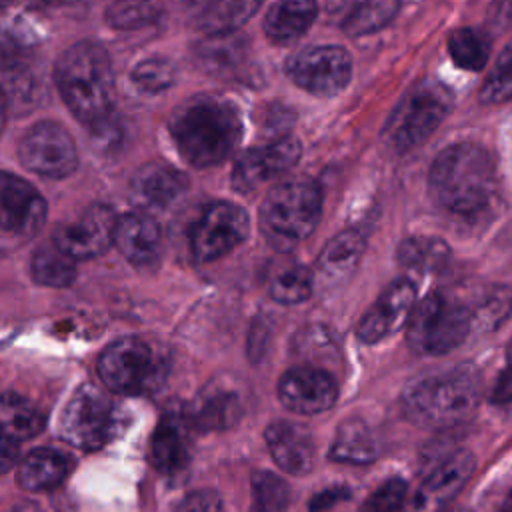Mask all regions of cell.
<instances>
[{
  "label": "cell",
  "instance_id": "33",
  "mask_svg": "<svg viewBox=\"0 0 512 512\" xmlns=\"http://www.w3.org/2000/svg\"><path fill=\"white\" fill-rule=\"evenodd\" d=\"M400 8V0H362L342 22V30L350 36H362L386 26Z\"/></svg>",
  "mask_w": 512,
  "mask_h": 512
},
{
  "label": "cell",
  "instance_id": "44",
  "mask_svg": "<svg viewBox=\"0 0 512 512\" xmlns=\"http://www.w3.org/2000/svg\"><path fill=\"white\" fill-rule=\"evenodd\" d=\"M350 492L346 486H334V488H328L320 494H316L312 500H310V512H328L332 510L336 504L348 500Z\"/></svg>",
  "mask_w": 512,
  "mask_h": 512
},
{
  "label": "cell",
  "instance_id": "26",
  "mask_svg": "<svg viewBox=\"0 0 512 512\" xmlns=\"http://www.w3.org/2000/svg\"><path fill=\"white\" fill-rule=\"evenodd\" d=\"M262 0H202L196 24L208 34H230L242 26Z\"/></svg>",
  "mask_w": 512,
  "mask_h": 512
},
{
  "label": "cell",
  "instance_id": "38",
  "mask_svg": "<svg viewBox=\"0 0 512 512\" xmlns=\"http://www.w3.org/2000/svg\"><path fill=\"white\" fill-rule=\"evenodd\" d=\"M176 78V68L170 60L166 58H148L142 60L134 72H132V80L134 84L144 90V92H160L166 90L168 86H172Z\"/></svg>",
  "mask_w": 512,
  "mask_h": 512
},
{
  "label": "cell",
  "instance_id": "15",
  "mask_svg": "<svg viewBox=\"0 0 512 512\" xmlns=\"http://www.w3.org/2000/svg\"><path fill=\"white\" fill-rule=\"evenodd\" d=\"M280 402L296 414H320L334 406L338 398V384L322 368L298 366L282 374L278 382Z\"/></svg>",
  "mask_w": 512,
  "mask_h": 512
},
{
  "label": "cell",
  "instance_id": "36",
  "mask_svg": "<svg viewBox=\"0 0 512 512\" xmlns=\"http://www.w3.org/2000/svg\"><path fill=\"white\" fill-rule=\"evenodd\" d=\"M512 310V294L506 288L490 290L476 306H470L472 332H494Z\"/></svg>",
  "mask_w": 512,
  "mask_h": 512
},
{
  "label": "cell",
  "instance_id": "45",
  "mask_svg": "<svg viewBox=\"0 0 512 512\" xmlns=\"http://www.w3.org/2000/svg\"><path fill=\"white\" fill-rule=\"evenodd\" d=\"M18 460V440L0 428V474L14 468Z\"/></svg>",
  "mask_w": 512,
  "mask_h": 512
},
{
  "label": "cell",
  "instance_id": "16",
  "mask_svg": "<svg viewBox=\"0 0 512 512\" xmlns=\"http://www.w3.org/2000/svg\"><path fill=\"white\" fill-rule=\"evenodd\" d=\"M474 472V456L466 450L448 456L430 472L400 512H440L464 488Z\"/></svg>",
  "mask_w": 512,
  "mask_h": 512
},
{
  "label": "cell",
  "instance_id": "20",
  "mask_svg": "<svg viewBox=\"0 0 512 512\" xmlns=\"http://www.w3.org/2000/svg\"><path fill=\"white\" fill-rule=\"evenodd\" d=\"M186 178L176 168L150 162L138 168L130 180V198L142 212L166 210L186 192Z\"/></svg>",
  "mask_w": 512,
  "mask_h": 512
},
{
  "label": "cell",
  "instance_id": "8",
  "mask_svg": "<svg viewBox=\"0 0 512 512\" xmlns=\"http://www.w3.org/2000/svg\"><path fill=\"white\" fill-rule=\"evenodd\" d=\"M98 376L120 394H140L160 382V362L152 348L134 336L108 344L98 358Z\"/></svg>",
  "mask_w": 512,
  "mask_h": 512
},
{
  "label": "cell",
  "instance_id": "51",
  "mask_svg": "<svg viewBox=\"0 0 512 512\" xmlns=\"http://www.w3.org/2000/svg\"><path fill=\"white\" fill-rule=\"evenodd\" d=\"M10 2H12V0H0V10H2V8H6Z\"/></svg>",
  "mask_w": 512,
  "mask_h": 512
},
{
  "label": "cell",
  "instance_id": "48",
  "mask_svg": "<svg viewBox=\"0 0 512 512\" xmlns=\"http://www.w3.org/2000/svg\"><path fill=\"white\" fill-rule=\"evenodd\" d=\"M4 120H6V98H4V92L0 88V132L4 128Z\"/></svg>",
  "mask_w": 512,
  "mask_h": 512
},
{
  "label": "cell",
  "instance_id": "35",
  "mask_svg": "<svg viewBox=\"0 0 512 512\" xmlns=\"http://www.w3.org/2000/svg\"><path fill=\"white\" fill-rule=\"evenodd\" d=\"M252 506L250 512H286L288 510V484L272 472L252 474Z\"/></svg>",
  "mask_w": 512,
  "mask_h": 512
},
{
  "label": "cell",
  "instance_id": "24",
  "mask_svg": "<svg viewBox=\"0 0 512 512\" xmlns=\"http://www.w3.org/2000/svg\"><path fill=\"white\" fill-rule=\"evenodd\" d=\"M68 470L70 462L64 454L52 448H36L18 464L16 480L24 490L44 492L54 490L68 476Z\"/></svg>",
  "mask_w": 512,
  "mask_h": 512
},
{
  "label": "cell",
  "instance_id": "30",
  "mask_svg": "<svg viewBox=\"0 0 512 512\" xmlns=\"http://www.w3.org/2000/svg\"><path fill=\"white\" fill-rule=\"evenodd\" d=\"M32 278L50 288L70 286L76 278V260L62 252L54 242L40 246L30 260Z\"/></svg>",
  "mask_w": 512,
  "mask_h": 512
},
{
  "label": "cell",
  "instance_id": "25",
  "mask_svg": "<svg viewBox=\"0 0 512 512\" xmlns=\"http://www.w3.org/2000/svg\"><path fill=\"white\" fill-rule=\"evenodd\" d=\"M316 0H280L264 16V32L276 44L300 38L316 18Z\"/></svg>",
  "mask_w": 512,
  "mask_h": 512
},
{
  "label": "cell",
  "instance_id": "27",
  "mask_svg": "<svg viewBox=\"0 0 512 512\" xmlns=\"http://www.w3.org/2000/svg\"><path fill=\"white\" fill-rule=\"evenodd\" d=\"M330 458L346 464H370L378 458L376 438L364 422L346 420L336 432Z\"/></svg>",
  "mask_w": 512,
  "mask_h": 512
},
{
  "label": "cell",
  "instance_id": "46",
  "mask_svg": "<svg viewBox=\"0 0 512 512\" xmlns=\"http://www.w3.org/2000/svg\"><path fill=\"white\" fill-rule=\"evenodd\" d=\"M492 20L498 26L512 24V0H494V4H492Z\"/></svg>",
  "mask_w": 512,
  "mask_h": 512
},
{
  "label": "cell",
  "instance_id": "47",
  "mask_svg": "<svg viewBox=\"0 0 512 512\" xmlns=\"http://www.w3.org/2000/svg\"><path fill=\"white\" fill-rule=\"evenodd\" d=\"M4 512H44L38 504L34 502H28V500H20V502H14L10 508H6Z\"/></svg>",
  "mask_w": 512,
  "mask_h": 512
},
{
  "label": "cell",
  "instance_id": "14",
  "mask_svg": "<svg viewBox=\"0 0 512 512\" xmlns=\"http://www.w3.org/2000/svg\"><path fill=\"white\" fill-rule=\"evenodd\" d=\"M46 220V202L26 180L0 172V236H32Z\"/></svg>",
  "mask_w": 512,
  "mask_h": 512
},
{
  "label": "cell",
  "instance_id": "22",
  "mask_svg": "<svg viewBox=\"0 0 512 512\" xmlns=\"http://www.w3.org/2000/svg\"><path fill=\"white\" fill-rule=\"evenodd\" d=\"M274 462L290 474H306L314 464V442L308 430L292 422H272L264 432Z\"/></svg>",
  "mask_w": 512,
  "mask_h": 512
},
{
  "label": "cell",
  "instance_id": "40",
  "mask_svg": "<svg viewBox=\"0 0 512 512\" xmlns=\"http://www.w3.org/2000/svg\"><path fill=\"white\" fill-rule=\"evenodd\" d=\"M156 18V8L150 0H122L110 10V22L120 28L142 26Z\"/></svg>",
  "mask_w": 512,
  "mask_h": 512
},
{
  "label": "cell",
  "instance_id": "28",
  "mask_svg": "<svg viewBox=\"0 0 512 512\" xmlns=\"http://www.w3.org/2000/svg\"><path fill=\"white\" fill-rule=\"evenodd\" d=\"M46 426L44 414L18 392L0 396V428L16 440H26L40 434Z\"/></svg>",
  "mask_w": 512,
  "mask_h": 512
},
{
  "label": "cell",
  "instance_id": "31",
  "mask_svg": "<svg viewBox=\"0 0 512 512\" xmlns=\"http://www.w3.org/2000/svg\"><path fill=\"white\" fill-rule=\"evenodd\" d=\"M314 292L312 270L298 262L280 264L270 276V294L280 304H300Z\"/></svg>",
  "mask_w": 512,
  "mask_h": 512
},
{
  "label": "cell",
  "instance_id": "12",
  "mask_svg": "<svg viewBox=\"0 0 512 512\" xmlns=\"http://www.w3.org/2000/svg\"><path fill=\"white\" fill-rule=\"evenodd\" d=\"M20 162L46 178H64L78 166L72 136L56 122H38L22 138L18 148Z\"/></svg>",
  "mask_w": 512,
  "mask_h": 512
},
{
  "label": "cell",
  "instance_id": "42",
  "mask_svg": "<svg viewBox=\"0 0 512 512\" xmlns=\"http://www.w3.org/2000/svg\"><path fill=\"white\" fill-rule=\"evenodd\" d=\"M176 512H222V500L214 490H196L180 502Z\"/></svg>",
  "mask_w": 512,
  "mask_h": 512
},
{
  "label": "cell",
  "instance_id": "32",
  "mask_svg": "<svg viewBox=\"0 0 512 512\" xmlns=\"http://www.w3.org/2000/svg\"><path fill=\"white\" fill-rule=\"evenodd\" d=\"M448 52L456 66L464 70H482L490 56V38L478 28H458L448 38Z\"/></svg>",
  "mask_w": 512,
  "mask_h": 512
},
{
  "label": "cell",
  "instance_id": "13",
  "mask_svg": "<svg viewBox=\"0 0 512 512\" xmlns=\"http://www.w3.org/2000/svg\"><path fill=\"white\" fill-rule=\"evenodd\" d=\"M116 214L106 204H92L74 222L58 226L54 244L74 260L102 254L114 240Z\"/></svg>",
  "mask_w": 512,
  "mask_h": 512
},
{
  "label": "cell",
  "instance_id": "18",
  "mask_svg": "<svg viewBox=\"0 0 512 512\" xmlns=\"http://www.w3.org/2000/svg\"><path fill=\"white\" fill-rule=\"evenodd\" d=\"M416 304V288L410 280L400 278L384 288L378 300L362 316L356 334L364 344H376L398 330Z\"/></svg>",
  "mask_w": 512,
  "mask_h": 512
},
{
  "label": "cell",
  "instance_id": "7",
  "mask_svg": "<svg viewBox=\"0 0 512 512\" xmlns=\"http://www.w3.org/2000/svg\"><path fill=\"white\" fill-rule=\"evenodd\" d=\"M452 104L454 98L446 86L434 80L414 84L394 108L386 124L390 146L398 152H406L426 140L448 116Z\"/></svg>",
  "mask_w": 512,
  "mask_h": 512
},
{
  "label": "cell",
  "instance_id": "34",
  "mask_svg": "<svg viewBox=\"0 0 512 512\" xmlns=\"http://www.w3.org/2000/svg\"><path fill=\"white\" fill-rule=\"evenodd\" d=\"M240 414V404L230 392H212L206 394L196 408L192 410L190 422L202 430L226 428L236 422Z\"/></svg>",
  "mask_w": 512,
  "mask_h": 512
},
{
  "label": "cell",
  "instance_id": "50",
  "mask_svg": "<svg viewBox=\"0 0 512 512\" xmlns=\"http://www.w3.org/2000/svg\"><path fill=\"white\" fill-rule=\"evenodd\" d=\"M506 356H508V362L512 366V338H510V344H508V350H506Z\"/></svg>",
  "mask_w": 512,
  "mask_h": 512
},
{
  "label": "cell",
  "instance_id": "29",
  "mask_svg": "<svg viewBox=\"0 0 512 512\" xmlns=\"http://www.w3.org/2000/svg\"><path fill=\"white\" fill-rule=\"evenodd\" d=\"M398 260L408 270L420 274L440 272L450 262V248L440 238L410 236L398 246Z\"/></svg>",
  "mask_w": 512,
  "mask_h": 512
},
{
  "label": "cell",
  "instance_id": "17",
  "mask_svg": "<svg viewBox=\"0 0 512 512\" xmlns=\"http://www.w3.org/2000/svg\"><path fill=\"white\" fill-rule=\"evenodd\" d=\"M302 148L294 138H280L268 146L248 150L232 170V188L246 194L266 180L290 170L300 160Z\"/></svg>",
  "mask_w": 512,
  "mask_h": 512
},
{
  "label": "cell",
  "instance_id": "10",
  "mask_svg": "<svg viewBox=\"0 0 512 512\" xmlns=\"http://www.w3.org/2000/svg\"><path fill=\"white\" fill-rule=\"evenodd\" d=\"M246 236V212L232 202H212L192 226V256L196 262H214L240 246Z\"/></svg>",
  "mask_w": 512,
  "mask_h": 512
},
{
  "label": "cell",
  "instance_id": "41",
  "mask_svg": "<svg viewBox=\"0 0 512 512\" xmlns=\"http://www.w3.org/2000/svg\"><path fill=\"white\" fill-rule=\"evenodd\" d=\"M28 52L30 46L20 34H16V30L0 26V68L14 72L24 64Z\"/></svg>",
  "mask_w": 512,
  "mask_h": 512
},
{
  "label": "cell",
  "instance_id": "37",
  "mask_svg": "<svg viewBox=\"0 0 512 512\" xmlns=\"http://www.w3.org/2000/svg\"><path fill=\"white\" fill-rule=\"evenodd\" d=\"M480 98L488 104H498L512 98V42L506 44L492 66L486 82L480 88Z\"/></svg>",
  "mask_w": 512,
  "mask_h": 512
},
{
  "label": "cell",
  "instance_id": "49",
  "mask_svg": "<svg viewBox=\"0 0 512 512\" xmlns=\"http://www.w3.org/2000/svg\"><path fill=\"white\" fill-rule=\"evenodd\" d=\"M498 512H512V492L506 496V500L502 502V506H500Z\"/></svg>",
  "mask_w": 512,
  "mask_h": 512
},
{
  "label": "cell",
  "instance_id": "19",
  "mask_svg": "<svg viewBox=\"0 0 512 512\" xmlns=\"http://www.w3.org/2000/svg\"><path fill=\"white\" fill-rule=\"evenodd\" d=\"M364 248L366 238L358 230H342L332 240H328L312 268L314 290L330 292L346 284L356 272Z\"/></svg>",
  "mask_w": 512,
  "mask_h": 512
},
{
  "label": "cell",
  "instance_id": "21",
  "mask_svg": "<svg viewBox=\"0 0 512 512\" xmlns=\"http://www.w3.org/2000/svg\"><path fill=\"white\" fill-rule=\"evenodd\" d=\"M112 242L132 264L150 266L160 258L162 230L148 212L126 214L116 220Z\"/></svg>",
  "mask_w": 512,
  "mask_h": 512
},
{
  "label": "cell",
  "instance_id": "6",
  "mask_svg": "<svg viewBox=\"0 0 512 512\" xmlns=\"http://www.w3.org/2000/svg\"><path fill=\"white\" fill-rule=\"evenodd\" d=\"M472 334L470 306L446 294H430L414 304L406 320V338L418 354L438 356L454 350Z\"/></svg>",
  "mask_w": 512,
  "mask_h": 512
},
{
  "label": "cell",
  "instance_id": "3",
  "mask_svg": "<svg viewBox=\"0 0 512 512\" xmlns=\"http://www.w3.org/2000/svg\"><path fill=\"white\" fill-rule=\"evenodd\" d=\"M58 90L72 114L98 126L108 120L114 102V74L106 50L94 42H78L56 62Z\"/></svg>",
  "mask_w": 512,
  "mask_h": 512
},
{
  "label": "cell",
  "instance_id": "5",
  "mask_svg": "<svg viewBox=\"0 0 512 512\" xmlns=\"http://www.w3.org/2000/svg\"><path fill=\"white\" fill-rule=\"evenodd\" d=\"M320 214V188L308 180H288L266 194L260 206V228L274 248L290 250L314 232Z\"/></svg>",
  "mask_w": 512,
  "mask_h": 512
},
{
  "label": "cell",
  "instance_id": "1",
  "mask_svg": "<svg viewBox=\"0 0 512 512\" xmlns=\"http://www.w3.org/2000/svg\"><path fill=\"white\" fill-rule=\"evenodd\" d=\"M170 134L188 164L208 168L232 154L242 136V122L234 104L214 96H196L174 110Z\"/></svg>",
  "mask_w": 512,
  "mask_h": 512
},
{
  "label": "cell",
  "instance_id": "43",
  "mask_svg": "<svg viewBox=\"0 0 512 512\" xmlns=\"http://www.w3.org/2000/svg\"><path fill=\"white\" fill-rule=\"evenodd\" d=\"M490 402L498 408H512V366L498 374L490 392Z\"/></svg>",
  "mask_w": 512,
  "mask_h": 512
},
{
  "label": "cell",
  "instance_id": "52",
  "mask_svg": "<svg viewBox=\"0 0 512 512\" xmlns=\"http://www.w3.org/2000/svg\"><path fill=\"white\" fill-rule=\"evenodd\" d=\"M452 512H470V510H466V508H456V510H452Z\"/></svg>",
  "mask_w": 512,
  "mask_h": 512
},
{
  "label": "cell",
  "instance_id": "39",
  "mask_svg": "<svg viewBox=\"0 0 512 512\" xmlns=\"http://www.w3.org/2000/svg\"><path fill=\"white\" fill-rule=\"evenodd\" d=\"M406 502V482L392 478L378 486L360 506V512H400Z\"/></svg>",
  "mask_w": 512,
  "mask_h": 512
},
{
  "label": "cell",
  "instance_id": "9",
  "mask_svg": "<svg viewBox=\"0 0 512 512\" xmlns=\"http://www.w3.org/2000/svg\"><path fill=\"white\" fill-rule=\"evenodd\" d=\"M112 428L114 404L94 384L80 386L64 406L60 418V436L68 444L88 452L104 446L112 436Z\"/></svg>",
  "mask_w": 512,
  "mask_h": 512
},
{
  "label": "cell",
  "instance_id": "2",
  "mask_svg": "<svg viewBox=\"0 0 512 512\" xmlns=\"http://www.w3.org/2000/svg\"><path fill=\"white\" fill-rule=\"evenodd\" d=\"M430 196L458 216H474L488 208L496 192V164L478 144H454L442 150L428 176Z\"/></svg>",
  "mask_w": 512,
  "mask_h": 512
},
{
  "label": "cell",
  "instance_id": "23",
  "mask_svg": "<svg viewBox=\"0 0 512 512\" xmlns=\"http://www.w3.org/2000/svg\"><path fill=\"white\" fill-rule=\"evenodd\" d=\"M188 460V424L176 416L162 418L150 442L152 466L162 474H176L188 464Z\"/></svg>",
  "mask_w": 512,
  "mask_h": 512
},
{
  "label": "cell",
  "instance_id": "11",
  "mask_svg": "<svg viewBox=\"0 0 512 512\" xmlns=\"http://www.w3.org/2000/svg\"><path fill=\"white\" fill-rule=\"evenodd\" d=\"M288 76L316 96H334L350 80L352 60L340 46H314L296 52L286 64Z\"/></svg>",
  "mask_w": 512,
  "mask_h": 512
},
{
  "label": "cell",
  "instance_id": "4",
  "mask_svg": "<svg viewBox=\"0 0 512 512\" xmlns=\"http://www.w3.org/2000/svg\"><path fill=\"white\" fill-rule=\"evenodd\" d=\"M482 384L472 366L412 382L402 396L404 414L424 428H448L468 420L480 402Z\"/></svg>",
  "mask_w": 512,
  "mask_h": 512
}]
</instances>
